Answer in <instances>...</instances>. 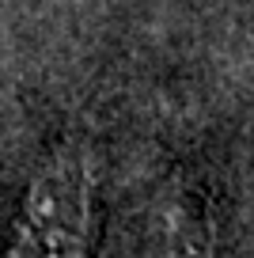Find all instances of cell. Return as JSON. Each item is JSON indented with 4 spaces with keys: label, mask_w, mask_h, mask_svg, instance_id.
Segmentation results:
<instances>
[{
    "label": "cell",
    "mask_w": 254,
    "mask_h": 258,
    "mask_svg": "<svg viewBox=\"0 0 254 258\" xmlns=\"http://www.w3.org/2000/svg\"><path fill=\"white\" fill-rule=\"evenodd\" d=\"M95 156L69 137L31 178L4 258H91L95 243Z\"/></svg>",
    "instance_id": "cell-1"
},
{
    "label": "cell",
    "mask_w": 254,
    "mask_h": 258,
    "mask_svg": "<svg viewBox=\"0 0 254 258\" xmlns=\"http://www.w3.org/2000/svg\"><path fill=\"white\" fill-rule=\"evenodd\" d=\"M163 209V258H213L216 250V220L209 190L198 178L182 175L167 198L159 202Z\"/></svg>",
    "instance_id": "cell-2"
}]
</instances>
